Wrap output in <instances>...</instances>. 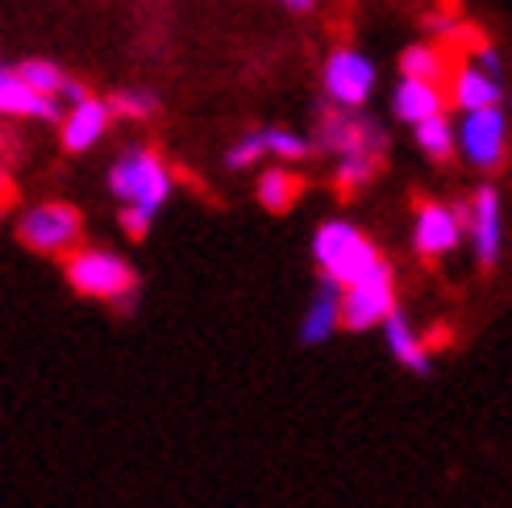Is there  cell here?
Listing matches in <instances>:
<instances>
[{
  "label": "cell",
  "instance_id": "obj_1",
  "mask_svg": "<svg viewBox=\"0 0 512 508\" xmlns=\"http://www.w3.org/2000/svg\"><path fill=\"white\" fill-rule=\"evenodd\" d=\"M317 150L334 155V188L342 196H354L358 188H367L383 159H388V134L363 113V109H342L329 105L317 117Z\"/></svg>",
  "mask_w": 512,
  "mask_h": 508
},
{
  "label": "cell",
  "instance_id": "obj_2",
  "mask_svg": "<svg viewBox=\"0 0 512 508\" xmlns=\"http://www.w3.org/2000/svg\"><path fill=\"white\" fill-rule=\"evenodd\" d=\"M171 184H175V175L159 159V150H150V146H125L117 163L109 167V192L121 205H138L150 213H159L167 205Z\"/></svg>",
  "mask_w": 512,
  "mask_h": 508
},
{
  "label": "cell",
  "instance_id": "obj_3",
  "mask_svg": "<svg viewBox=\"0 0 512 508\" xmlns=\"http://www.w3.org/2000/svg\"><path fill=\"white\" fill-rule=\"evenodd\" d=\"M67 279L80 296L113 300L121 313H130L138 304V275L134 267L117 259L109 250H75L67 259Z\"/></svg>",
  "mask_w": 512,
  "mask_h": 508
},
{
  "label": "cell",
  "instance_id": "obj_4",
  "mask_svg": "<svg viewBox=\"0 0 512 508\" xmlns=\"http://www.w3.org/2000/svg\"><path fill=\"white\" fill-rule=\"evenodd\" d=\"M313 259L321 267V275H334L338 284H354V279H363L371 275L383 259H379V250L371 246L367 234H358L350 221H325L317 238H313Z\"/></svg>",
  "mask_w": 512,
  "mask_h": 508
},
{
  "label": "cell",
  "instance_id": "obj_5",
  "mask_svg": "<svg viewBox=\"0 0 512 508\" xmlns=\"http://www.w3.org/2000/svg\"><path fill=\"white\" fill-rule=\"evenodd\" d=\"M375 80H379V71H375V63L358 46H334L325 55L321 88H325L329 105L363 109L367 100H371V92H375Z\"/></svg>",
  "mask_w": 512,
  "mask_h": 508
},
{
  "label": "cell",
  "instance_id": "obj_6",
  "mask_svg": "<svg viewBox=\"0 0 512 508\" xmlns=\"http://www.w3.org/2000/svg\"><path fill=\"white\" fill-rule=\"evenodd\" d=\"M458 150L479 171H500L508 159V113L504 105L471 109L458 121Z\"/></svg>",
  "mask_w": 512,
  "mask_h": 508
},
{
  "label": "cell",
  "instance_id": "obj_7",
  "mask_svg": "<svg viewBox=\"0 0 512 508\" xmlns=\"http://www.w3.org/2000/svg\"><path fill=\"white\" fill-rule=\"evenodd\" d=\"M396 309V279H392V267L379 263L371 275L354 279L346 284V296H342V325L346 329H371L379 321H388Z\"/></svg>",
  "mask_w": 512,
  "mask_h": 508
},
{
  "label": "cell",
  "instance_id": "obj_8",
  "mask_svg": "<svg viewBox=\"0 0 512 508\" xmlns=\"http://www.w3.org/2000/svg\"><path fill=\"white\" fill-rule=\"evenodd\" d=\"M84 230V217L75 205H63V200H50V205L30 209L17 221V238L30 246V250H63L71 242H80Z\"/></svg>",
  "mask_w": 512,
  "mask_h": 508
},
{
  "label": "cell",
  "instance_id": "obj_9",
  "mask_svg": "<svg viewBox=\"0 0 512 508\" xmlns=\"http://www.w3.org/2000/svg\"><path fill=\"white\" fill-rule=\"evenodd\" d=\"M0 113L9 121H63L67 105L59 96L38 92L17 67H0Z\"/></svg>",
  "mask_w": 512,
  "mask_h": 508
},
{
  "label": "cell",
  "instance_id": "obj_10",
  "mask_svg": "<svg viewBox=\"0 0 512 508\" xmlns=\"http://www.w3.org/2000/svg\"><path fill=\"white\" fill-rule=\"evenodd\" d=\"M446 92H450V105L463 109V113L488 109V105H504V75H496L483 63H475L471 55H463V59H454Z\"/></svg>",
  "mask_w": 512,
  "mask_h": 508
},
{
  "label": "cell",
  "instance_id": "obj_11",
  "mask_svg": "<svg viewBox=\"0 0 512 508\" xmlns=\"http://www.w3.org/2000/svg\"><path fill=\"white\" fill-rule=\"evenodd\" d=\"M113 105L100 96H84L80 105H67L63 121H59V138H63V150H71V155H84V150H92L100 138L109 134L113 125Z\"/></svg>",
  "mask_w": 512,
  "mask_h": 508
},
{
  "label": "cell",
  "instance_id": "obj_12",
  "mask_svg": "<svg viewBox=\"0 0 512 508\" xmlns=\"http://www.w3.org/2000/svg\"><path fill=\"white\" fill-rule=\"evenodd\" d=\"M463 234H467V225H463V217H458V205H438V200H421L413 242H417V250L425 254V259H438V254L454 250Z\"/></svg>",
  "mask_w": 512,
  "mask_h": 508
},
{
  "label": "cell",
  "instance_id": "obj_13",
  "mask_svg": "<svg viewBox=\"0 0 512 508\" xmlns=\"http://www.w3.org/2000/svg\"><path fill=\"white\" fill-rule=\"evenodd\" d=\"M450 105V92L438 80H417V75H400V84L392 88V113L404 125H421L429 117L446 113Z\"/></svg>",
  "mask_w": 512,
  "mask_h": 508
},
{
  "label": "cell",
  "instance_id": "obj_14",
  "mask_svg": "<svg viewBox=\"0 0 512 508\" xmlns=\"http://www.w3.org/2000/svg\"><path fill=\"white\" fill-rule=\"evenodd\" d=\"M500 238H504V217H500V192L492 184H483L471 196V242L483 267H492L500 259Z\"/></svg>",
  "mask_w": 512,
  "mask_h": 508
},
{
  "label": "cell",
  "instance_id": "obj_15",
  "mask_svg": "<svg viewBox=\"0 0 512 508\" xmlns=\"http://www.w3.org/2000/svg\"><path fill=\"white\" fill-rule=\"evenodd\" d=\"M342 296H346V288L338 284V279L334 275H321V292H317L309 317H304V325H300V342L304 346L325 342L342 325Z\"/></svg>",
  "mask_w": 512,
  "mask_h": 508
},
{
  "label": "cell",
  "instance_id": "obj_16",
  "mask_svg": "<svg viewBox=\"0 0 512 508\" xmlns=\"http://www.w3.org/2000/svg\"><path fill=\"white\" fill-rule=\"evenodd\" d=\"M454 71V50L442 42H413L400 50V75H417V80L446 84Z\"/></svg>",
  "mask_w": 512,
  "mask_h": 508
},
{
  "label": "cell",
  "instance_id": "obj_17",
  "mask_svg": "<svg viewBox=\"0 0 512 508\" xmlns=\"http://www.w3.org/2000/svg\"><path fill=\"white\" fill-rule=\"evenodd\" d=\"M300 192H304V180H300L296 171H288L284 163L267 167V171L259 175V205H263L267 213H288V209L296 205Z\"/></svg>",
  "mask_w": 512,
  "mask_h": 508
},
{
  "label": "cell",
  "instance_id": "obj_18",
  "mask_svg": "<svg viewBox=\"0 0 512 508\" xmlns=\"http://www.w3.org/2000/svg\"><path fill=\"white\" fill-rule=\"evenodd\" d=\"M413 130H417V146L425 150L433 163H450V159H454V150H458V130L450 125L446 113H438V117H429V121L413 125Z\"/></svg>",
  "mask_w": 512,
  "mask_h": 508
},
{
  "label": "cell",
  "instance_id": "obj_19",
  "mask_svg": "<svg viewBox=\"0 0 512 508\" xmlns=\"http://www.w3.org/2000/svg\"><path fill=\"white\" fill-rule=\"evenodd\" d=\"M383 325H388V346H392L396 359H400L404 367H413L417 375H429V354H425L429 346H425L421 338H413V329L404 325V317L392 309V317L383 321Z\"/></svg>",
  "mask_w": 512,
  "mask_h": 508
},
{
  "label": "cell",
  "instance_id": "obj_20",
  "mask_svg": "<svg viewBox=\"0 0 512 508\" xmlns=\"http://www.w3.org/2000/svg\"><path fill=\"white\" fill-rule=\"evenodd\" d=\"M17 71H21L38 92L59 96V100H63V92H67V84H71V75H67L59 63H50V59H21Z\"/></svg>",
  "mask_w": 512,
  "mask_h": 508
},
{
  "label": "cell",
  "instance_id": "obj_21",
  "mask_svg": "<svg viewBox=\"0 0 512 508\" xmlns=\"http://www.w3.org/2000/svg\"><path fill=\"white\" fill-rule=\"evenodd\" d=\"M109 105H113V113L121 121H146V117L159 113V96L150 88H117L109 96Z\"/></svg>",
  "mask_w": 512,
  "mask_h": 508
},
{
  "label": "cell",
  "instance_id": "obj_22",
  "mask_svg": "<svg viewBox=\"0 0 512 508\" xmlns=\"http://www.w3.org/2000/svg\"><path fill=\"white\" fill-rule=\"evenodd\" d=\"M267 150H271V159H279V163H300V159H309L313 150H317V142H309L304 134H296V130H279V125H267Z\"/></svg>",
  "mask_w": 512,
  "mask_h": 508
},
{
  "label": "cell",
  "instance_id": "obj_23",
  "mask_svg": "<svg viewBox=\"0 0 512 508\" xmlns=\"http://www.w3.org/2000/svg\"><path fill=\"white\" fill-rule=\"evenodd\" d=\"M271 150H267V134L263 130H250V134H242L234 146L225 150V167L229 171H242V167H254L259 159H267Z\"/></svg>",
  "mask_w": 512,
  "mask_h": 508
},
{
  "label": "cell",
  "instance_id": "obj_24",
  "mask_svg": "<svg viewBox=\"0 0 512 508\" xmlns=\"http://www.w3.org/2000/svg\"><path fill=\"white\" fill-rule=\"evenodd\" d=\"M150 221H155V213L150 209H138V205H125L121 209V230L130 238H146L150 234Z\"/></svg>",
  "mask_w": 512,
  "mask_h": 508
},
{
  "label": "cell",
  "instance_id": "obj_25",
  "mask_svg": "<svg viewBox=\"0 0 512 508\" xmlns=\"http://www.w3.org/2000/svg\"><path fill=\"white\" fill-rule=\"evenodd\" d=\"M279 9H288V13H313L317 9V0H275Z\"/></svg>",
  "mask_w": 512,
  "mask_h": 508
},
{
  "label": "cell",
  "instance_id": "obj_26",
  "mask_svg": "<svg viewBox=\"0 0 512 508\" xmlns=\"http://www.w3.org/2000/svg\"><path fill=\"white\" fill-rule=\"evenodd\" d=\"M442 342H450V329H442V325H438V329H429L425 346H429V350H442Z\"/></svg>",
  "mask_w": 512,
  "mask_h": 508
}]
</instances>
